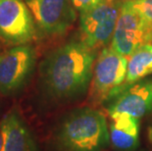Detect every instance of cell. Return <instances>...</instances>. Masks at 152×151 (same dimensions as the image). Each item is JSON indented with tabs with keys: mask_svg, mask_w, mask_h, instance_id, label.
I'll return each instance as SVG.
<instances>
[{
	"mask_svg": "<svg viewBox=\"0 0 152 151\" xmlns=\"http://www.w3.org/2000/svg\"><path fill=\"white\" fill-rule=\"evenodd\" d=\"M97 51L73 40L45 56L39 66V88L51 103L65 104L88 92Z\"/></svg>",
	"mask_w": 152,
	"mask_h": 151,
	"instance_id": "cell-1",
	"label": "cell"
},
{
	"mask_svg": "<svg viewBox=\"0 0 152 151\" xmlns=\"http://www.w3.org/2000/svg\"><path fill=\"white\" fill-rule=\"evenodd\" d=\"M110 142L107 119L92 107L69 112L58 122L51 134L54 151H103Z\"/></svg>",
	"mask_w": 152,
	"mask_h": 151,
	"instance_id": "cell-2",
	"label": "cell"
},
{
	"mask_svg": "<svg viewBox=\"0 0 152 151\" xmlns=\"http://www.w3.org/2000/svg\"><path fill=\"white\" fill-rule=\"evenodd\" d=\"M128 57L120 55L110 47L100 50L95 60L88 89V101L96 106L107 103L125 82Z\"/></svg>",
	"mask_w": 152,
	"mask_h": 151,
	"instance_id": "cell-3",
	"label": "cell"
},
{
	"mask_svg": "<svg viewBox=\"0 0 152 151\" xmlns=\"http://www.w3.org/2000/svg\"><path fill=\"white\" fill-rule=\"evenodd\" d=\"M37 59V50L30 43L0 52V94L7 97L18 94L33 76Z\"/></svg>",
	"mask_w": 152,
	"mask_h": 151,
	"instance_id": "cell-4",
	"label": "cell"
},
{
	"mask_svg": "<svg viewBox=\"0 0 152 151\" xmlns=\"http://www.w3.org/2000/svg\"><path fill=\"white\" fill-rule=\"evenodd\" d=\"M123 7L119 0H105L88 11L80 13V39L86 46L98 51L111 43Z\"/></svg>",
	"mask_w": 152,
	"mask_h": 151,
	"instance_id": "cell-5",
	"label": "cell"
},
{
	"mask_svg": "<svg viewBox=\"0 0 152 151\" xmlns=\"http://www.w3.org/2000/svg\"><path fill=\"white\" fill-rule=\"evenodd\" d=\"M35 27L43 35H64L77 20V10L71 0H25Z\"/></svg>",
	"mask_w": 152,
	"mask_h": 151,
	"instance_id": "cell-6",
	"label": "cell"
},
{
	"mask_svg": "<svg viewBox=\"0 0 152 151\" xmlns=\"http://www.w3.org/2000/svg\"><path fill=\"white\" fill-rule=\"evenodd\" d=\"M35 36L37 27L25 0H0V41L16 46L30 43Z\"/></svg>",
	"mask_w": 152,
	"mask_h": 151,
	"instance_id": "cell-7",
	"label": "cell"
},
{
	"mask_svg": "<svg viewBox=\"0 0 152 151\" xmlns=\"http://www.w3.org/2000/svg\"><path fill=\"white\" fill-rule=\"evenodd\" d=\"M152 44V30L134 11L123 3L110 48L120 55L130 57L144 44Z\"/></svg>",
	"mask_w": 152,
	"mask_h": 151,
	"instance_id": "cell-8",
	"label": "cell"
},
{
	"mask_svg": "<svg viewBox=\"0 0 152 151\" xmlns=\"http://www.w3.org/2000/svg\"><path fill=\"white\" fill-rule=\"evenodd\" d=\"M109 117L127 114L140 119L152 111V78L132 83L107 102Z\"/></svg>",
	"mask_w": 152,
	"mask_h": 151,
	"instance_id": "cell-9",
	"label": "cell"
},
{
	"mask_svg": "<svg viewBox=\"0 0 152 151\" xmlns=\"http://www.w3.org/2000/svg\"><path fill=\"white\" fill-rule=\"evenodd\" d=\"M3 136L1 151H40L35 136L18 107H13L0 120Z\"/></svg>",
	"mask_w": 152,
	"mask_h": 151,
	"instance_id": "cell-10",
	"label": "cell"
},
{
	"mask_svg": "<svg viewBox=\"0 0 152 151\" xmlns=\"http://www.w3.org/2000/svg\"><path fill=\"white\" fill-rule=\"evenodd\" d=\"M110 141L115 148L122 151H132L140 144V119L127 114L110 117Z\"/></svg>",
	"mask_w": 152,
	"mask_h": 151,
	"instance_id": "cell-11",
	"label": "cell"
},
{
	"mask_svg": "<svg viewBox=\"0 0 152 151\" xmlns=\"http://www.w3.org/2000/svg\"><path fill=\"white\" fill-rule=\"evenodd\" d=\"M152 75V44H144L128 57L127 76L125 82L116 91L115 96L120 94L124 89L132 83L146 79ZM113 97V98H114Z\"/></svg>",
	"mask_w": 152,
	"mask_h": 151,
	"instance_id": "cell-12",
	"label": "cell"
},
{
	"mask_svg": "<svg viewBox=\"0 0 152 151\" xmlns=\"http://www.w3.org/2000/svg\"><path fill=\"white\" fill-rule=\"evenodd\" d=\"M124 4L137 13L152 30V0H131Z\"/></svg>",
	"mask_w": 152,
	"mask_h": 151,
	"instance_id": "cell-13",
	"label": "cell"
},
{
	"mask_svg": "<svg viewBox=\"0 0 152 151\" xmlns=\"http://www.w3.org/2000/svg\"><path fill=\"white\" fill-rule=\"evenodd\" d=\"M105 0H71L73 6L79 13H83L101 4Z\"/></svg>",
	"mask_w": 152,
	"mask_h": 151,
	"instance_id": "cell-14",
	"label": "cell"
},
{
	"mask_svg": "<svg viewBox=\"0 0 152 151\" xmlns=\"http://www.w3.org/2000/svg\"><path fill=\"white\" fill-rule=\"evenodd\" d=\"M2 147H3V136H2L1 130H0V151L2 150Z\"/></svg>",
	"mask_w": 152,
	"mask_h": 151,
	"instance_id": "cell-15",
	"label": "cell"
},
{
	"mask_svg": "<svg viewBox=\"0 0 152 151\" xmlns=\"http://www.w3.org/2000/svg\"><path fill=\"white\" fill-rule=\"evenodd\" d=\"M150 136L152 137V128H151V133H150Z\"/></svg>",
	"mask_w": 152,
	"mask_h": 151,
	"instance_id": "cell-16",
	"label": "cell"
},
{
	"mask_svg": "<svg viewBox=\"0 0 152 151\" xmlns=\"http://www.w3.org/2000/svg\"><path fill=\"white\" fill-rule=\"evenodd\" d=\"M126 1H131V0H126Z\"/></svg>",
	"mask_w": 152,
	"mask_h": 151,
	"instance_id": "cell-17",
	"label": "cell"
}]
</instances>
